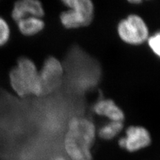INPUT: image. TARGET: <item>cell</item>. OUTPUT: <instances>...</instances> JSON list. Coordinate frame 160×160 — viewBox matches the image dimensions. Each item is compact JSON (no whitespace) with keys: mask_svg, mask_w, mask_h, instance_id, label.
I'll return each instance as SVG.
<instances>
[{"mask_svg":"<svg viewBox=\"0 0 160 160\" xmlns=\"http://www.w3.org/2000/svg\"><path fill=\"white\" fill-rule=\"evenodd\" d=\"M96 136V128L86 118H73L68 123L64 138V149L69 160H92L91 152Z\"/></svg>","mask_w":160,"mask_h":160,"instance_id":"6da1fadb","label":"cell"},{"mask_svg":"<svg viewBox=\"0 0 160 160\" xmlns=\"http://www.w3.org/2000/svg\"><path fill=\"white\" fill-rule=\"evenodd\" d=\"M12 88L20 97L29 95L41 96L39 72L36 65L30 59L22 57L9 73Z\"/></svg>","mask_w":160,"mask_h":160,"instance_id":"7a4b0ae2","label":"cell"},{"mask_svg":"<svg viewBox=\"0 0 160 160\" xmlns=\"http://www.w3.org/2000/svg\"><path fill=\"white\" fill-rule=\"evenodd\" d=\"M63 3L69 8L60 14L59 19L67 29L88 26L94 16V6L90 0H66Z\"/></svg>","mask_w":160,"mask_h":160,"instance_id":"3957f363","label":"cell"},{"mask_svg":"<svg viewBox=\"0 0 160 160\" xmlns=\"http://www.w3.org/2000/svg\"><path fill=\"white\" fill-rule=\"evenodd\" d=\"M118 34L123 42L132 46H139L148 41L149 29L144 19L137 14H131L120 21Z\"/></svg>","mask_w":160,"mask_h":160,"instance_id":"277c9868","label":"cell"},{"mask_svg":"<svg viewBox=\"0 0 160 160\" xmlns=\"http://www.w3.org/2000/svg\"><path fill=\"white\" fill-rule=\"evenodd\" d=\"M63 75L62 64L55 57L48 58L39 72L42 96L52 93L61 84Z\"/></svg>","mask_w":160,"mask_h":160,"instance_id":"5b68a950","label":"cell"},{"mask_svg":"<svg viewBox=\"0 0 160 160\" xmlns=\"http://www.w3.org/2000/svg\"><path fill=\"white\" fill-rule=\"evenodd\" d=\"M152 137L148 130L143 126H132L125 132V136L119 139V147L129 152H136L148 147Z\"/></svg>","mask_w":160,"mask_h":160,"instance_id":"8992f818","label":"cell"},{"mask_svg":"<svg viewBox=\"0 0 160 160\" xmlns=\"http://www.w3.org/2000/svg\"><path fill=\"white\" fill-rule=\"evenodd\" d=\"M44 16V9L42 3L37 0H22L15 3L12 17L15 22L28 17L42 18Z\"/></svg>","mask_w":160,"mask_h":160,"instance_id":"52a82bcc","label":"cell"},{"mask_svg":"<svg viewBox=\"0 0 160 160\" xmlns=\"http://www.w3.org/2000/svg\"><path fill=\"white\" fill-rule=\"evenodd\" d=\"M95 113L108 118L110 122H122L125 119L123 110L111 99L101 98L93 106Z\"/></svg>","mask_w":160,"mask_h":160,"instance_id":"ba28073f","label":"cell"},{"mask_svg":"<svg viewBox=\"0 0 160 160\" xmlns=\"http://www.w3.org/2000/svg\"><path fill=\"white\" fill-rule=\"evenodd\" d=\"M18 23L20 33L26 36H32L42 32L45 27L44 22L40 18L28 17L19 20Z\"/></svg>","mask_w":160,"mask_h":160,"instance_id":"9c48e42d","label":"cell"},{"mask_svg":"<svg viewBox=\"0 0 160 160\" xmlns=\"http://www.w3.org/2000/svg\"><path fill=\"white\" fill-rule=\"evenodd\" d=\"M123 123L122 122H109L99 128L98 135L105 140H110L116 138L122 132Z\"/></svg>","mask_w":160,"mask_h":160,"instance_id":"30bf717a","label":"cell"},{"mask_svg":"<svg viewBox=\"0 0 160 160\" xmlns=\"http://www.w3.org/2000/svg\"><path fill=\"white\" fill-rule=\"evenodd\" d=\"M11 31L8 22L0 17V47L6 45L10 38Z\"/></svg>","mask_w":160,"mask_h":160,"instance_id":"8fae6325","label":"cell"},{"mask_svg":"<svg viewBox=\"0 0 160 160\" xmlns=\"http://www.w3.org/2000/svg\"><path fill=\"white\" fill-rule=\"evenodd\" d=\"M147 42L152 52L160 59V31L150 36Z\"/></svg>","mask_w":160,"mask_h":160,"instance_id":"7c38bea8","label":"cell"},{"mask_svg":"<svg viewBox=\"0 0 160 160\" xmlns=\"http://www.w3.org/2000/svg\"><path fill=\"white\" fill-rule=\"evenodd\" d=\"M50 160H69L68 157L63 156L62 155H57L50 159Z\"/></svg>","mask_w":160,"mask_h":160,"instance_id":"4fadbf2b","label":"cell"},{"mask_svg":"<svg viewBox=\"0 0 160 160\" xmlns=\"http://www.w3.org/2000/svg\"><path fill=\"white\" fill-rule=\"evenodd\" d=\"M129 2L132 4H139L142 3L141 0H133V1H129Z\"/></svg>","mask_w":160,"mask_h":160,"instance_id":"5bb4252c","label":"cell"}]
</instances>
